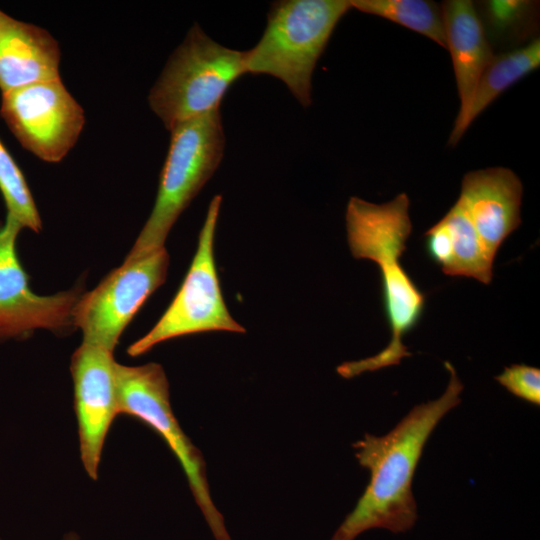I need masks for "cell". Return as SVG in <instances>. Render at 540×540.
Segmentation results:
<instances>
[{
  "instance_id": "cell-1",
  "label": "cell",
  "mask_w": 540,
  "mask_h": 540,
  "mask_svg": "<svg viewBox=\"0 0 540 540\" xmlns=\"http://www.w3.org/2000/svg\"><path fill=\"white\" fill-rule=\"evenodd\" d=\"M437 399L414 406L384 436L365 433L353 444L359 464L370 472V481L355 508L346 516L331 540H354L373 529L406 532L417 520L412 481L426 442L440 420L461 402L464 386L456 370Z\"/></svg>"
},
{
  "instance_id": "cell-2",
  "label": "cell",
  "mask_w": 540,
  "mask_h": 540,
  "mask_svg": "<svg viewBox=\"0 0 540 540\" xmlns=\"http://www.w3.org/2000/svg\"><path fill=\"white\" fill-rule=\"evenodd\" d=\"M409 205L405 193L383 204L358 197H351L347 204V241L352 256L371 260L380 267L383 305L391 339L376 355L339 365L336 370L343 378L399 365L404 357L411 356L403 337L419 323L425 295L400 262L412 230Z\"/></svg>"
},
{
  "instance_id": "cell-3",
  "label": "cell",
  "mask_w": 540,
  "mask_h": 540,
  "mask_svg": "<svg viewBox=\"0 0 540 540\" xmlns=\"http://www.w3.org/2000/svg\"><path fill=\"white\" fill-rule=\"evenodd\" d=\"M346 0H281L271 4L258 43L246 51V72L281 80L303 107L311 104L312 74L340 21Z\"/></svg>"
},
{
  "instance_id": "cell-4",
  "label": "cell",
  "mask_w": 540,
  "mask_h": 540,
  "mask_svg": "<svg viewBox=\"0 0 540 540\" xmlns=\"http://www.w3.org/2000/svg\"><path fill=\"white\" fill-rule=\"evenodd\" d=\"M170 131L154 207L124 261L140 259L164 247L177 218L223 158L225 136L219 110L180 123Z\"/></svg>"
},
{
  "instance_id": "cell-5",
  "label": "cell",
  "mask_w": 540,
  "mask_h": 540,
  "mask_svg": "<svg viewBox=\"0 0 540 540\" xmlns=\"http://www.w3.org/2000/svg\"><path fill=\"white\" fill-rule=\"evenodd\" d=\"M246 72V51L225 47L194 24L150 91L151 109L171 130L219 110L232 84Z\"/></svg>"
},
{
  "instance_id": "cell-6",
  "label": "cell",
  "mask_w": 540,
  "mask_h": 540,
  "mask_svg": "<svg viewBox=\"0 0 540 540\" xmlns=\"http://www.w3.org/2000/svg\"><path fill=\"white\" fill-rule=\"evenodd\" d=\"M118 414L136 417L153 428L178 459L216 540H231L210 494L206 465L199 449L181 429L171 409L169 384L160 364L126 366L116 362Z\"/></svg>"
},
{
  "instance_id": "cell-7",
  "label": "cell",
  "mask_w": 540,
  "mask_h": 540,
  "mask_svg": "<svg viewBox=\"0 0 540 540\" xmlns=\"http://www.w3.org/2000/svg\"><path fill=\"white\" fill-rule=\"evenodd\" d=\"M221 202L220 195L212 198L194 258L179 291L154 327L128 347L130 356L142 355L179 336L207 331L246 332L225 305L215 265L214 238Z\"/></svg>"
},
{
  "instance_id": "cell-8",
  "label": "cell",
  "mask_w": 540,
  "mask_h": 540,
  "mask_svg": "<svg viewBox=\"0 0 540 540\" xmlns=\"http://www.w3.org/2000/svg\"><path fill=\"white\" fill-rule=\"evenodd\" d=\"M169 255L165 247L137 260L124 261L73 309V325L84 344L113 352L118 340L149 296L166 279Z\"/></svg>"
},
{
  "instance_id": "cell-9",
  "label": "cell",
  "mask_w": 540,
  "mask_h": 540,
  "mask_svg": "<svg viewBox=\"0 0 540 540\" xmlns=\"http://www.w3.org/2000/svg\"><path fill=\"white\" fill-rule=\"evenodd\" d=\"M0 114L22 146L47 162L66 156L85 123L60 78L3 93Z\"/></svg>"
},
{
  "instance_id": "cell-10",
  "label": "cell",
  "mask_w": 540,
  "mask_h": 540,
  "mask_svg": "<svg viewBox=\"0 0 540 540\" xmlns=\"http://www.w3.org/2000/svg\"><path fill=\"white\" fill-rule=\"evenodd\" d=\"M21 229L7 218L0 227V340L35 329L65 330L73 325V309L82 295L78 288L47 296L31 290L16 252Z\"/></svg>"
},
{
  "instance_id": "cell-11",
  "label": "cell",
  "mask_w": 540,
  "mask_h": 540,
  "mask_svg": "<svg viewBox=\"0 0 540 540\" xmlns=\"http://www.w3.org/2000/svg\"><path fill=\"white\" fill-rule=\"evenodd\" d=\"M115 364L113 352L84 343L71 358L80 456L85 471L94 480L107 433L119 415Z\"/></svg>"
},
{
  "instance_id": "cell-12",
  "label": "cell",
  "mask_w": 540,
  "mask_h": 540,
  "mask_svg": "<svg viewBox=\"0 0 540 540\" xmlns=\"http://www.w3.org/2000/svg\"><path fill=\"white\" fill-rule=\"evenodd\" d=\"M522 183L505 167H490L464 175L458 200L492 257L521 224Z\"/></svg>"
},
{
  "instance_id": "cell-13",
  "label": "cell",
  "mask_w": 540,
  "mask_h": 540,
  "mask_svg": "<svg viewBox=\"0 0 540 540\" xmlns=\"http://www.w3.org/2000/svg\"><path fill=\"white\" fill-rule=\"evenodd\" d=\"M60 49L44 29L0 10V89L2 93L60 78Z\"/></svg>"
},
{
  "instance_id": "cell-14",
  "label": "cell",
  "mask_w": 540,
  "mask_h": 540,
  "mask_svg": "<svg viewBox=\"0 0 540 540\" xmlns=\"http://www.w3.org/2000/svg\"><path fill=\"white\" fill-rule=\"evenodd\" d=\"M440 7L460 99L457 121L465 115L476 85L495 55L472 1L448 0Z\"/></svg>"
},
{
  "instance_id": "cell-15",
  "label": "cell",
  "mask_w": 540,
  "mask_h": 540,
  "mask_svg": "<svg viewBox=\"0 0 540 540\" xmlns=\"http://www.w3.org/2000/svg\"><path fill=\"white\" fill-rule=\"evenodd\" d=\"M540 65V39L494 56L483 71L465 115L455 121L449 145H456L471 123L504 91Z\"/></svg>"
},
{
  "instance_id": "cell-16",
  "label": "cell",
  "mask_w": 540,
  "mask_h": 540,
  "mask_svg": "<svg viewBox=\"0 0 540 540\" xmlns=\"http://www.w3.org/2000/svg\"><path fill=\"white\" fill-rule=\"evenodd\" d=\"M442 220L447 225L452 240V260L443 273L474 278L489 285L493 277L494 257L481 241L459 200Z\"/></svg>"
},
{
  "instance_id": "cell-17",
  "label": "cell",
  "mask_w": 540,
  "mask_h": 540,
  "mask_svg": "<svg viewBox=\"0 0 540 540\" xmlns=\"http://www.w3.org/2000/svg\"><path fill=\"white\" fill-rule=\"evenodd\" d=\"M351 8L382 17L446 48L441 7L427 0H350Z\"/></svg>"
},
{
  "instance_id": "cell-18",
  "label": "cell",
  "mask_w": 540,
  "mask_h": 540,
  "mask_svg": "<svg viewBox=\"0 0 540 540\" xmlns=\"http://www.w3.org/2000/svg\"><path fill=\"white\" fill-rule=\"evenodd\" d=\"M475 7L490 44L521 42L536 22V3L531 1L489 0Z\"/></svg>"
},
{
  "instance_id": "cell-19",
  "label": "cell",
  "mask_w": 540,
  "mask_h": 540,
  "mask_svg": "<svg viewBox=\"0 0 540 540\" xmlns=\"http://www.w3.org/2000/svg\"><path fill=\"white\" fill-rule=\"evenodd\" d=\"M0 191L7 207V219L39 232L41 218L30 189L17 163L0 140Z\"/></svg>"
},
{
  "instance_id": "cell-20",
  "label": "cell",
  "mask_w": 540,
  "mask_h": 540,
  "mask_svg": "<svg viewBox=\"0 0 540 540\" xmlns=\"http://www.w3.org/2000/svg\"><path fill=\"white\" fill-rule=\"evenodd\" d=\"M495 380L514 396L540 405V370L525 364H512L495 376Z\"/></svg>"
},
{
  "instance_id": "cell-21",
  "label": "cell",
  "mask_w": 540,
  "mask_h": 540,
  "mask_svg": "<svg viewBox=\"0 0 540 540\" xmlns=\"http://www.w3.org/2000/svg\"><path fill=\"white\" fill-rule=\"evenodd\" d=\"M424 237L428 256L444 271L452 260V240L447 225L440 219Z\"/></svg>"
},
{
  "instance_id": "cell-22",
  "label": "cell",
  "mask_w": 540,
  "mask_h": 540,
  "mask_svg": "<svg viewBox=\"0 0 540 540\" xmlns=\"http://www.w3.org/2000/svg\"><path fill=\"white\" fill-rule=\"evenodd\" d=\"M63 540H78V537L76 535H69L66 536Z\"/></svg>"
}]
</instances>
